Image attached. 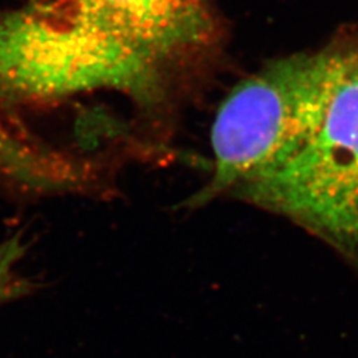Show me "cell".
<instances>
[{
    "label": "cell",
    "instance_id": "5b68a950",
    "mask_svg": "<svg viewBox=\"0 0 358 358\" xmlns=\"http://www.w3.org/2000/svg\"><path fill=\"white\" fill-rule=\"evenodd\" d=\"M85 170L38 145L0 108V176L41 192L73 190Z\"/></svg>",
    "mask_w": 358,
    "mask_h": 358
},
{
    "label": "cell",
    "instance_id": "277c9868",
    "mask_svg": "<svg viewBox=\"0 0 358 358\" xmlns=\"http://www.w3.org/2000/svg\"><path fill=\"white\" fill-rule=\"evenodd\" d=\"M48 20L134 53L169 81L214 47L206 0H28Z\"/></svg>",
    "mask_w": 358,
    "mask_h": 358
},
{
    "label": "cell",
    "instance_id": "3957f363",
    "mask_svg": "<svg viewBox=\"0 0 358 358\" xmlns=\"http://www.w3.org/2000/svg\"><path fill=\"white\" fill-rule=\"evenodd\" d=\"M167 87L134 57L47 20L29 7L0 15V108L96 90L153 103Z\"/></svg>",
    "mask_w": 358,
    "mask_h": 358
},
{
    "label": "cell",
    "instance_id": "7a4b0ae2",
    "mask_svg": "<svg viewBox=\"0 0 358 358\" xmlns=\"http://www.w3.org/2000/svg\"><path fill=\"white\" fill-rule=\"evenodd\" d=\"M231 198L285 217L358 260V38L341 43L332 92L310 138Z\"/></svg>",
    "mask_w": 358,
    "mask_h": 358
},
{
    "label": "cell",
    "instance_id": "8992f818",
    "mask_svg": "<svg viewBox=\"0 0 358 358\" xmlns=\"http://www.w3.org/2000/svg\"><path fill=\"white\" fill-rule=\"evenodd\" d=\"M26 251L23 234H16L0 243V307L36 289V282L23 276L19 271Z\"/></svg>",
    "mask_w": 358,
    "mask_h": 358
},
{
    "label": "cell",
    "instance_id": "6da1fadb",
    "mask_svg": "<svg viewBox=\"0 0 358 358\" xmlns=\"http://www.w3.org/2000/svg\"><path fill=\"white\" fill-rule=\"evenodd\" d=\"M340 59L341 43L291 55L231 90L211 130V178L187 203L232 196L292 158L320 124Z\"/></svg>",
    "mask_w": 358,
    "mask_h": 358
}]
</instances>
